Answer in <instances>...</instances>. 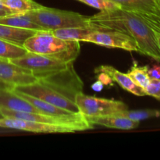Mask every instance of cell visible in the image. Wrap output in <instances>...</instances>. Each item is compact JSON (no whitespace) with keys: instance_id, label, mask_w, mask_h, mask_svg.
<instances>
[{"instance_id":"4fadbf2b","label":"cell","mask_w":160,"mask_h":160,"mask_svg":"<svg viewBox=\"0 0 160 160\" xmlns=\"http://www.w3.org/2000/svg\"><path fill=\"white\" fill-rule=\"evenodd\" d=\"M100 72L108 73L111 77L112 81L117 82L124 90L128 91L137 96H145L146 95L145 89L138 85L128 73H122L112 66L108 65L100 66L95 69V73H100Z\"/></svg>"},{"instance_id":"d6986e66","label":"cell","mask_w":160,"mask_h":160,"mask_svg":"<svg viewBox=\"0 0 160 160\" xmlns=\"http://www.w3.org/2000/svg\"><path fill=\"white\" fill-rule=\"evenodd\" d=\"M28 52L23 45L0 38V58L11 60L23 56Z\"/></svg>"},{"instance_id":"ac0fdd59","label":"cell","mask_w":160,"mask_h":160,"mask_svg":"<svg viewBox=\"0 0 160 160\" xmlns=\"http://www.w3.org/2000/svg\"><path fill=\"white\" fill-rule=\"evenodd\" d=\"M93 30L88 28H65L53 30L50 32L59 38L82 42L84 38L90 34Z\"/></svg>"},{"instance_id":"9c48e42d","label":"cell","mask_w":160,"mask_h":160,"mask_svg":"<svg viewBox=\"0 0 160 160\" xmlns=\"http://www.w3.org/2000/svg\"><path fill=\"white\" fill-rule=\"evenodd\" d=\"M82 42H90L108 48H116L129 52H138L137 43L130 36L117 31H93L84 38Z\"/></svg>"},{"instance_id":"7a4b0ae2","label":"cell","mask_w":160,"mask_h":160,"mask_svg":"<svg viewBox=\"0 0 160 160\" xmlns=\"http://www.w3.org/2000/svg\"><path fill=\"white\" fill-rule=\"evenodd\" d=\"M23 47L30 52L69 62H74L81 52V44L78 41L64 40L45 31H38L27 39Z\"/></svg>"},{"instance_id":"603a6c76","label":"cell","mask_w":160,"mask_h":160,"mask_svg":"<svg viewBox=\"0 0 160 160\" xmlns=\"http://www.w3.org/2000/svg\"><path fill=\"white\" fill-rule=\"evenodd\" d=\"M89 6L99 9L100 11L120 9V6L112 0H78Z\"/></svg>"},{"instance_id":"8fae6325","label":"cell","mask_w":160,"mask_h":160,"mask_svg":"<svg viewBox=\"0 0 160 160\" xmlns=\"http://www.w3.org/2000/svg\"><path fill=\"white\" fill-rule=\"evenodd\" d=\"M0 80L13 88L37 81V78L31 70L16 65L9 59L3 58H0Z\"/></svg>"},{"instance_id":"30bf717a","label":"cell","mask_w":160,"mask_h":160,"mask_svg":"<svg viewBox=\"0 0 160 160\" xmlns=\"http://www.w3.org/2000/svg\"><path fill=\"white\" fill-rule=\"evenodd\" d=\"M0 128L29 131L33 133H73L75 130L70 127L48 124L31 120L4 117L0 119Z\"/></svg>"},{"instance_id":"3957f363","label":"cell","mask_w":160,"mask_h":160,"mask_svg":"<svg viewBox=\"0 0 160 160\" xmlns=\"http://www.w3.org/2000/svg\"><path fill=\"white\" fill-rule=\"evenodd\" d=\"M28 17L44 31L65 28H89L88 17L71 11L61 10L54 8L42 7L26 12Z\"/></svg>"},{"instance_id":"8992f818","label":"cell","mask_w":160,"mask_h":160,"mask_svg":"<svg viewBox=\"0 0 160 160\" xmlns=\"http://www.w3.org/2000/svg\"><path fill=\"white\" fill-rule=\"evenodd\" d=\"M9 61L16 65L30 70L36 78L63 70L73 63L30 52L20 57Z\"/></svg>"},{"instance_id":"277c9868","label":"cell","mask_w":160,"mask_h":160,"mask_svg":"<svg viewBox=\"0 0 160 160\" xmlns=\"http://www.w3.org/2000/svg\"><path fill=\"white\" fill-rule=\"evenodd\" d=\"M0 111L4 117L31 120V121L48 123V124L70 127L73 128L76 131L92 129L94 128V125L91 124L87 120L86 117L79 112H73L70 115L56 116L47 113L17 112V111L8 110L5 109H0Z\"/></svg>"},{"instance_id":"7402d4cb","label":"cell","mask_w":160,"mask_h":160,"mask_svg":"<svg viewBox=\"0 0 160 160\" xmlns=\"http://www.w3.org/2000/svg\"><path fill=\"white\" fill-rule=\"evenodd\" d=\"M116 115L125 117L134 121H142L151 118L160 117V110L158 109H140V110H127L115 113Z\"/></svg>"},{"instance_id":"f1b7e54d","label":"cell","mask_w":160,"mask_h":160,"mask_svg":"<svg viewBox=\"0 0 160 160\" xmlns=\"http://www.w3.org/2000/svg\"><path fill=\"white\" fill-rule=\"evenodd\" d=\"M0 9H2V10L6 11V12H10V13H15L13 11L11 10V9H9L8 7H6V6H4V5H3L2 3L1 2H0Z\"/></svg>"},{"instance_id":"d4e9b609","label":"cell","mask_w":160,"mask_h":160,"mask_svg":"<svg viewBox=\"0 0 160 160\" xmlns=\"http://www.w3.org/2000/svg\"><path fill=\"white\" fill-rule=\"evenodd\" d=\"M97 74H98L97 75L98 80L99 81H101L104 85H112V80L108 73H104V72H100V73H98Z\"/></svg>"},{"instance_id":"484cf974","label":"cell","mask_w":160,"mask_h":160,"mask_svg":"<svg viewBox=\"0 0 160 160\" xmlns=\"http://www.w3.org/2000/svg\"><path fill=\"white\" fill-rule=\"evenodd\" d=\"M148 75L150 78L160 79V66L153 65L151 69H148Z\"/></svg>"},{"instance_id":"44dd1931","label":"cell","mask_w":160,"mask_h":160,"mask_svg":"<svg viewBox=\"0 0 160 160\" xmlns=\"http://www.w3.org/2000/svg\"><path fill=\"white\" fill-rule=\"evenodd\" d=\"M0 2L14 12H26L42 6L34 0H0Z\"/></svg>"},{"instance_id":"ba28073f","label":"cell","mask_w":160,"mask_h":160,"mask_svg":"<svg viewBox=\"0 0 160 160\" xmlns=\"http://www.w3.org/2000/svg\"><path fill=\"white\" fill-rule=\"evenodd\" d=\"M13 89L70 112H78V108L74 100L67 98L65 95L38 81L26 85L15 86Z\"/></svg>"},{"instance_id":"d6a6232c","label":"cell","mask_w":160,"mask_h":160,"mask_svg":"<svg viewBox=\"0 0 160 160\" xmlns=\"http://www.w3.org/2000/svg\"><path fill=\"white\" fill-rule=\"evenodd\" d=\"M158 1V3H159V6H160V0H157Z\"/></svg>"},{"instance_id":"cb8c5ba5","label":"cell","mask_w":160,"mask_h":160,"mask_svg":"<svg viewBox=\"0 0 160 160\" xmlns=\"http://www.w3.org/2000/svg\"><path fill=\"white\" fill-rule=\"evenodd\" d=\"M146 95L153 97L160 101V79L151 78L149 84L145 89Z\"/></svg>"},{"instance_id":"ffe728a7","label":"cell","mask_w":160,"mask_h":160,"mask_svg":"<svg viewBox=\"0 0 160 160\" xmlns=\"http://www.w3.org/2000/svg\"><path fill=\"white\" fill-rule=\"evenodd\" d=\"M148 66H139L138 62L134 61L131 68L128 72V74L138 85L145 89L151 80L148 75Z\"/></svg>"},{"instance_id":"9a60e30c","label":"cell","mask_w":160,"mask_h":160,"mask_svg":"<svg viewBox=\"0 0 160 160\" xmlns=\"http://www.w3.org/2000/svg\"><path fill=\"white\" fill-rule=\"evenodd\" d=\"M121 9L130 12L156 15L160 17V6L157 0H112Z\"/></svg>"},{"instance_id":"6da1fadb","label":"cell","mask_w":160,"mask_h":160,"mask_svg":"<svg viewBox=\"0 0 160 160\" xmlns=\"http://www.w3.org/2000/svg\"><path fill=\"white\" fill-rule=\"evenodd\" d=\"M88 23L93 31H117L130 36L137 43L139 53L160 62V48L155 31L133 12L121 8L100 11L88 17Z\"/></svg>"},{"instance_id":"4316f807","label":"cell","mask_w":160,"mask_h":160,"mask_svg":"<svg viewBox=\"0 0 160 160\" xmlns=\"http://www.w3.org/2000/svg\"><path fill=\"white\" fill-rule=\"evenodd\" d=\"M103 88H104V84H103L101 81H98V80L92 84V89L94 91V92H102V91L103 90Z\"/></svg>"},{"instance_id":"5b68a950","label":"cell","mask_w":160,"mask_h":160,"mask_svg":"<svg viewBox=\"0 0 160 160\" xmlns=\"http://www.w3.org/2000/svg\"><path fill=\"white\" fill-rule=\"evenodd\" d=\"M78 112L85 117H97L118 113L128 109L123 102L90 96L78 92L74 98Z\"/></svg>"},{"instance_id":"83f0119b","label":"cell","mask_w":160,"mask_h":160,"mask_svg":"<svg viewBox=\"0 0 160 160\" xmlns=\"http://www.w3.org/2000/svg\"><path fill=\"white\" fill-rule=\"evenodd\" d=\"M0 88H9V89H12L13 87L11 86L10 84H7V83L4 82V81H1L0 80Z\"/></svg>"},{"instance_id":"7c38bea8","label":"cell","mask_w":160,"mask_h":160,"mask_svg":"<svg viewBox=\"0 0 160 160\" xmlns=\"http://www.w3.org/2000/svg\"><path fill=\"white\" fill-rule=\"evenodd\" d=\"M0 109L17 112L44 113L31 103L17 95L12 89L0 88Z\"/></svg>"},{"instance_id":"4dcf8cb0","label":"cell","mask_w":160,"mask_h":160,"mask_svg":"<svg viewBox=\"0 0 160 160\" xmlns=\"http://www.w3.org/2000/svg\"><path fill=\"white\" fill-rule=\"evenodd\" d=\"M8 14H11V13H10V12H6V11H4V10H2V9H0V17H5V16L8 15Z\"/></svg>"},{"instance_id":"5bb4252c","label":"cell","mask_w":160,"mask_h":160,"mask_svg":"<svg viewBox=\"0 0 160 160\" xmlns=\"http://www.w3.org/2000/svg\"><path fill=\"white\" fill-rule=\"evenodd\" d=\"M86 119L92 125H99L119 130H133L137 128L140 124L139 121H134L125 117L116 114L103 117H86Z\"/></svg>"},{"instance_id":"f546056e","label":"cell","mask_w":160,"mask_h":160,"mask_svg":"<svg viewBox=\"0 0 160 160\" xmlns=\"http://www.w3.org/2000/svg\"><path fill=\"white\" fill-rule=\"evenodd\" d=\"M155 34H156V41H157L158 45H159V48H160V34L157 32H155Z\"/></svg>"},{"instance_id":"e0dca14e","label":"cell","mask_w":160,"mask_h":160,"mask_svg":"<svg viewBox=\"0 0 160 160\" xmlns=\"http://www.w3.org/2000/svg\"><path fill=\"white\" fill-rule=\"evenodd\" d=\"M1 24L9 25L14 28H25V29L44 31L40 26L34 23L26 12H15L8 14L5 17H0Z\"/></svg>"},{"instance_id":"52a82bcc","label":"cell","mask_w":160,"mask_h":160,"mask_svg":"<svg viewBox=\"0 0 160 160\" xmlns=\"http://www.w3.org/2000/svg\"><path fill=\"white\" fill-rule=\"evenodd\" d=\"M37 81L73 100L78 92H82L83 82L73 65L52 74L37 78Z\"/></svg>"},{"instance_id":"2e32d148","label":"cell","mask_w":160,"mask_h":160,"mask_svg":"<svg viewBox=\"0 0 160 160\" xmlns=\"http://www.w3.org/2000/svg\"><path fill=\"white\" fill-rule=\"evenodd\" d=\"M38 31H40L14 28L0 23V38L20 45H23L25 41L36 34Z\"/></svg>"},{"instance_id":"1f68e13d","label":"cell","mask_w":160,"mask_h":160,"mask_svg":"<svg viewBox=\"0 0 160 160\" xmlns=\"http://www.w3.org/2000/svg\"><path fill=\"white\" fill-rule=\"evenodd\" d=\"M3 117H4V116L2 115V112H1V111H0V119L3 118Z\"/></svg>"}]
</instances>
